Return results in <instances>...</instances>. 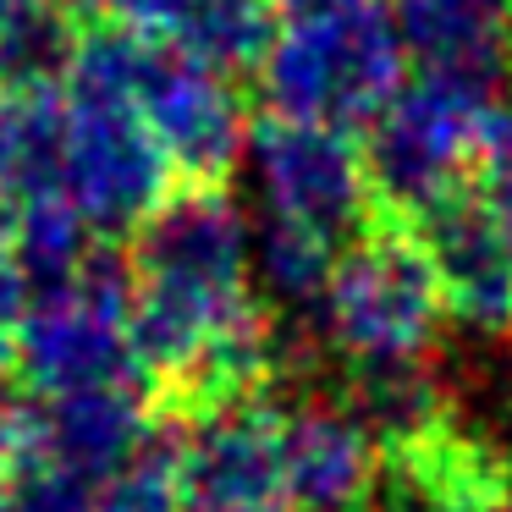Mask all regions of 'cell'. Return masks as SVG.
<instances>
[{"mask_svg":"<svg viewBox=\"0 0 512 512\" xmlns=\"http://www.w3.org/2000/svg\"><path fill=\"white\" fill-rule=\"evenodd\" d=\"M402 39L386 0H336L314 17L281 23L270 56L254 72V111L287 122L358 127L402 83Z\"/></svg>","mask_w":512,"mask_h":512,"instance_id":"obj_1","label":"cell"},{"mask_svg":"<svg viewBox=\"0 0 512 512\" xmlns=\"http://www.w3.org/2000/svg\"><path fill=\"white\" fill-rule=\"evenodd\" d=\"M490 111L496 105L463 83L435 78V72H408L391 89V100L358 127L375 221L419 226L430 204L474 182Z\"/></svg>","mask_w":512,"mask_h":512,"instance_id":"obj_2","label":"cell"},{"mask_svg":"<svg viewBox=\"0 0 512 512\" xmlns=\"http://www.w3.org/2000/svg\"><path fill=\"white\" fill-rule=\"evenodd\" d=\"M127 309H133L127 254L100 243L67 287L34 292L12 342V369L34 397H67V391L89 386H138Z\"/></svg>","mask_w":512,"mask_h":512,"instance_id":"obj_3","label":"cell"},{"mask_svg":"<svg viewBox=\"0 0 512 512\" xmlns=\"http://www.w3.org/2000/svg\"><path fill=\"white\" fill-rule=\"evenodd\" d=\"M441 314V281L413 226L375 221L336 254L325 281V320L347 364L424 358Z\"/></svg>","mask_w":512,"mask_h":512,"instance_id":"obj_4","label":"cell"},{"mask_svg":"<svg viewBox=\"0 0 512 512\" xmlns=\"http://www.w3.org/2000/svg\"><path fill=\"white\" fill-rule=\"evenodd\" d=\"M67 133H61V193L83 210L100 243L127 237L144 210L177 182L155 127L144 122L133 94L61 83Z\"/></svg>","mask_w":512,"mask_h":512,"instance_id":"obj_5","label":"cell"},{"mask_svg":"<svg viewBox=\"0 0 512 512\" xmlns=\"http://www.w3.org/2000/svg\"><path fill=\"white\" fill-rule=\"evenodd\" d=\"M133 100L155 127L182 182H232V166L254 127V89L199 61L171 34H149L133 72Z\"/></svg>","mask_w":512,"mask_h":512,"instance_id":"obj_6","label":"cell"},{"mask_svg":"<svg viewBox=\"0 0 512 512\" xmlns=\"http://www.w3.org/2000/svg\"><path fill=\"white\" fill-rule=\"evenodd\" d=\"M248 144H254L270 210H276L281 221L325 237L336 254H342L358 232L375 226V199H369L358 133L254 111Z\"/></svg>","mask_w":512,"mask_h":512,"instance_id":"obj_7","label":"cell"},{"mask_svg":"<svg viewBox=\"0 0 512 512\" xmlns=\"http://www.w3.org/2000/svg\"><path fill=\"white\" fill-rule=\"evenodd\" d=\"M177 512H292L276 402H243L177 430Z\"/></svg>","mask_w":512,"mask_h":512,"instance_id":"obj_8","label":"cell"},{"mask_svg":"<svg viewBox=\"0 0 512 512\" xmlns=\"http://www.w3.org/2000/svg\"><path fill=\"white\" fill-rule=\"evenodd\" d=\"M413 232L435 265L446 314L468 320L474 331L512 336V232L490 215L474 182L430 204Z\"/></svg>","mask_w":512,"mask_h":512,"instance_id":"obj_9","label":"cell"},{"mask_svg":"<svg viewBox=\"0 0 512 512\" xmlns=\"http://www.w3.org/2000/svg\"><path fill=\"white\" fill-rule=\"evenodd\" d=\"M391 23L413 72L512 100V0H391Z\"/></svg>","mask_w":512,"mask_h":512,"instance_id":"obj_10","label":"cell"},{"mask_svg":"<svg viewBox=\"0 0 512 512\" xmlns=\"http://www.w3.org/2000/svg\"><path fill=\"white\" fill-rule=\"evenodd\" d=\"M281 468L292 512H369L375 435L347 402H303L281 413Z\"/></svg>","mask_w":512,"mask_h":512,"instance_id":"obj_11","label":"cell"},{"mask_svg":"<svg viewBox=\"0 0 512 512\" xmlns=\"http://www.w3.org/2000/svg\"><path fill=\"white\" fill-rule=\"evenodd\" d=\"M149 430L155 419L138 386H89L67 397H39V457L94 485H105L149 441Z\"/></svg>","mask_w":512,"mask_h":512,"instance_id":"obj_12","label":"cell"},{"mask_svg":"<svg viewBox=\"0 0 512 512\" xmlns=\"http://www.w3.org/2000/svg\"><path fill=\"white\" fill-rule=\"evenodd\" d=\"M67 100L56 89H0V199L61 188Z\"/></svg>","mask_w":512,"mask_h":512,"instance_id":"obj_13","label":"cell"},{"mask_svg":"<svg viewBox=\"0 0 512 512\" xmlns=\"http://www.w3.org/2000/svg\"><path fill=\"white\" fill-rule=\"evenodd\" d=\"M94 248H100L94 226L83 221V210L61 188H45V193L17 199V210H12V254H17V265L28 270L34 292L67 287V281L89 265Z\"/></svg>","mask_w":512,"mask_h":512,"instance_id":"obj_14","label":"cell"},{"mask_svg":"<svg viewBox=\"0 0 512 512\" xmlns=\"http://www.w3.org/2000/svg\"><path fill=\"white\" fill-rule=\"evenodd\" d=\"M78 28L72 0H34L0 17V89H56L72 67Z\"/></svg>","mask_w":512,"mask_h":512,"instance_id":"obj_15","label":"cell"},{"mask_svg":"<svg viewBox=\"0 0 512 512\" xmlns=\"http://www.w3.org/2000/svg\"><path fill=\"white\" fill-rule=\"evenodd\" d=\"M100 512H177V430H149V441L100 485Z\"/></svg>","mask_w":512,"mask_h":512,"instance_id":"obj_16","label":"cell"},{"mask_svg":"<svg viewBox=\"0 0 512 512\" xmlns=\"http://www.w3.org/2000/svg\"><path fill=\"white\" fill-rule=\"evenodd\" d=\"M331 265H336V248L325 243V237H314V232H303V226L270 215V226H265V276H270V287H276V298H287V303L325 298Z\"/></svg>","mask_w":512,"mask_h":512,"instance_id":"obj_17","label":"cell"},{"mask_svg":"<svg viewBox=\"0 0 512 512\" xmlns=\"http://www.w3.org/2000/svg\"><path fill=\"white\" fill-rule=\"evenodd\" d=\"M12 496H17V512H100V485L50 463V457H34V463L17 468Z\"/></svg>","mask_w":512,"mask_h":512,"instance_id":"obj_18","label":"cell"},{"mask_svg":"<svg viewBox=\"0 0 512 512\" xmlns=\"http://www.w3.org/2000/svg\"><path fill=\"white\" fill-rule=\"evenodd\" d=\"M39 457V397L23 386L12 358H0V474Z\"/></svg>","mask_w":512,"mask_h":512,"instance_id":"obj_19","label":"cell"},{"mask_svg":"<svg viewBox=\"0 0 512 512\" xmlns=\"http://www.w3.org/2000/svg\"><path fill=\"white\" fill-rule=\"evenodd\" d=\"M474 193L512 232V100L496 105L490 122H485V144H479V166H474Z\"/></svg>","mask_w":512,"mask_h":512,"instance_id":"obj_20","label":"cell"},{"mask_svg":"<svg viewBox=\"0 0 512 512\" xmlns=\"http://www.w3.org/2000/svg\"><path fill=\"white\" fill-rule=\"evenodd\" d=\"M28 303H34V281L17 265L12 237L0 232V358H12V342H17V325H23Z\"/></svg>","mask_w":512,"mask_h":512,"instance_id":"obj_21","label":"cell"},{"mask_svg":"<svg viewBox=\"0 0 512 512\" xmlns=\"http://www.w3.org/2000/svg\"><path fill=\"white\" fill-rule=\"evenodd\" d=\"M166 6L171 0H72L78 17H116V23H133V28H166Z\"/></svg>","mask_w":512,"mask_h":512,"instance_id":"obj_22","label":"cell"},{"mask_svg":"<svg viewBox=\"0 0 512 512\" xmlns=\"http://www.w3.org/2000/svg\"><path fill=\"white\" fill-rule=\"evenodd\" d=\"M325 6H336V0H276L281 23H292V17H314V12H325Z\"/></svg>","mask_w":512,"mask_h":512,"instance_id":"obj_23","label":"cell"},{"mask_svg":"<svg viewBox=\"0 0 512 512\" xmlns=\"http://www.w3.org/2000/svg\"><path fill=\"white\" fill-rule=\"evenodd\" d=\"M0 512H17V496H12V474H0Z\"/></svg>","mask_w":512,"mask_h":512,"instance_id":"obj_24","label":"cell"},{"mask_svg":"<svg viewBox=\"0 0 512 512\" xmlns=\"http://www.w3.org/2000/svg\"><path fill=\"white\" fill-rule=\"evenodd\" d=\"M496 512H512V496H507V501H501V507H496Z\"/></svg>","mask_w":512,"mask_h":512,"instance_id":"obj_25","label":"cell"},{"mask_svg":"<svg viewBox=\"0 0 512 512\" xmlns=\"http://www.w3.org/2000/svg\"><path fill=\"white\" fill-rule=\"evenodd\" d=\"M369 512H397V507H369Z\"/></svg>","mask_w":512,"mask_h":512,"instance_id":"obj_26","label":"cell"}]
</instances>
